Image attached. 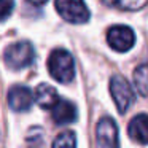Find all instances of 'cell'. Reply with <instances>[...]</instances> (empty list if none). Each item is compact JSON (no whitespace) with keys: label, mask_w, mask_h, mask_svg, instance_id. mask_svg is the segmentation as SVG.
Returning <instances> with one entry per match:
<instances>
[{"label":"cell","mask_w":148,"mask_h":148,"mask_svg":"<svg viewBox=\"0 0 148 148\" xmlns=\"http://www.w3.org/2000/svg\"><path fill=\"white\" fill-rule=\"evenodd\" d=\"M48 72L59 83H70L75 78L73 58L65 49H54L48 58Z\"/></svg>","instance_id":"cell-1"},{"label":"cell","mask_w":148,"mask_h":148,"mask_svg":"<svg viewBox=\"0 0 148 148\" xmlns=\"http://www.w3.org/2000/svg\"><path fill=\"white\" fill-rule=\"evenodd\" d=\"M5 64L13 70H21L26 69L35 61V51L34 46L29 42H18L10 45L5 49Z\"/></svg>","instance_id":"cell-2"},{"label":"cell","mask_w":148,"mask_h":148,"mask_svg":"<svg viewBox=\"0 0 148 148\" xmlns=\"http://www.w3.org/2000/svg\"><path fill=\"white\" fill-rule=\"evenodd\" d=\"M56 10L67 23L84 24L89 21V8L84 0H56Z\"/></svg>","instance_id":"cell-3"},{"label":"cell","mask_w":148,"mask_h":148,"mask_svg":"<svg viewBox=\"0 0 148 148\" xmlns=\"http://www.w3.org/2000/svg\"><path fill=\"white\" fill-rule=\"evenodd\" d=\"M110 92H112V97L115 100V105L118 108V112L126 113L129 110V107L134 103L135 100V94L132 91L131 84L127 83L126 78H123L121 75H115L110 80Z\"/></svg>","instance_id":"cell-4"},{"label":"cell","mask_w":148,"mask_h":148,"mask_svg":"<svg viewBox=\"0 0 148 148\" xmlns=\"http://www.w3.org/2000/svg\"><path fill=\"white\" fill-rule=\"evenodd\" d=\"M107 42L115 51L126 53L135 45L134 30L127 26H113L107 32Z\"/></svg>","instance_id":"cell-5"},{"label":"cell","mask_w":148,"mask_h":148,"mask_svg":"<svg viewBox=\"0 0 148 148\" xmlns=\"http://www.w3.org/2000/svg\"><path fill=\"white\" fill-rule=\"evenodd\" d=\"M96 142H97V148H119L118 127L110 116H105L97 123Z\"/></svg>","instance_id":"cell-6"},{"label":"cell","mask_w":148,"mask_h":148,"mask_svg":"<svg viewBox=\"0 0 148 148\" xmlns=\"http://www.w3.org/2000/svg\"><path fill=\"white\" fill-rule=\"evenodd\" d=\"M35 96L24 84H16L8 91V105L13 112H26L34 103Z\"/></svg>","instance_id":"cell-7"},{"label":"cell","mask_w":148,"mask_h":148,"mask_svg":"<svg viewBox=\"0 0 148 148\" xmlns=\"http://www.w3.org/2000/svg\"><path fill=\"white\" fill-rule=\"evenodd\" d=\"M77 107L67 99H61L51 108V118L56 124H70L77 119Z\"/></svg>","instance_id":"cell-8"},{"label":"cell","mask_w":148,"mask_h":148,"mask_svg":"<svg viewBox=\"0 0 148 148\" xmlns=\"http://www.w3.org/2000/svg\"><path fill=\"white\" fill-rule=\"evenodd\" d=\"M127 134L137 143L148 145V115L147 113H140V115L132 118V121L129 123V127H127Z\"/></svg>","instance_id":"cell-9"},{"label":"cell","mask_w":148,"mask_h":148,"mask_svg":"<svg viewBox=\"0 0 148 148\" xmlns=\"http://www.w3.org/2000/svg\"><path fill=\"white\" fill-rule=\"evenodd\" d=\"M59 96H58V91L51 86V84H46V83H40L38 86L35 88V102L38 103V107L45 110H49L59 102Z\"/></svg>","instance_id":"cell-10"},{"label":"cell","mask_w":148,"mask_h":148,"mask_svg":"<svg viewBox=\"0 0 148 148\" xmlns=\"http://www.w3.org/2000/svg\"><path fill=\"white\" fill-rule=\"evenodd\" d=\"M134 83L142 96H148V61L140 64L134 70Z\"/></svg>","instance_id":"cell-11"},{"label":"cell","mask_w":148,"mask_h":148,"mask_svg":"<svg viewBox=\"0 0 148 148\" xmlns=\"http://www.w3.org/2000/svg\"><path fill=\"white\" fill-rule=\"evenodd\" d=\"M100 2L123 11H137L148 3V0H100Z\"/></svg>","instance_id":"cell-12"},{"label":"cell","mask_w":148,"mask_h":148,"mask_svg":"<svg viewBox=\"0 0 148 148\" xmlns=\"http://www.w3.org/2000/svg\"><path fill=\"white\" fill-rule=\"evenodd\" d=\"M53 148H77V137L75 132L72 131H64L54 138Z\"/></svg>","instance_id":"cell-13"},{"label":"cell","mask_w":148,"mask_h":148,"mask_svg":"<svg viewBox=\"0 0 148 148\" xmlns=\"http://www.w3.org/2000/svg\"><path fill=\"white\" fill-rule=\"evenodd\" d=\"M14 8V0H0V13H2V19L7 21L8 16L11 14Z\"/></svg>","instance_id":"cell-14"},{"label":"cell","mask_w":148,"mask_h":148,"mask_svg":"<svg viewBox=\"0 0 148 148\" xmlns=\"http://www.w3.org/2000/svg\"><path fill=\"white\" fill-rule=\"evenodd\" d=\"M29 3H32V5H45L48 0H27Z\"/></svg>","instance_id":"cell-15"}]
</instances>
